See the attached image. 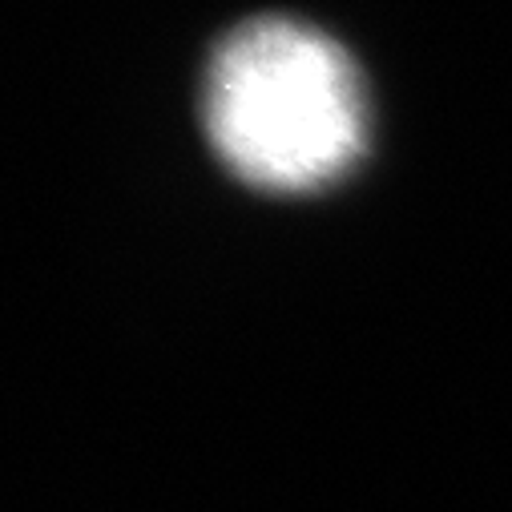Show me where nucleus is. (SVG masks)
<instances>
[{"label":"nucleus","instance_id":"1","mask_svg":"<svg viewBox=\"0 0 512 512\" xmlns=\"http://www.w3.org/2000/svg\"><path fill=\"white\" fill-rule=\"evenodd\" d=\"M202 125L218 162L254 190L307 194L363 154L367 105L355 61L319 29L254 17L210 53Z\"/></svg>","mask_w":512,"mask_h":512}]
</instances>
